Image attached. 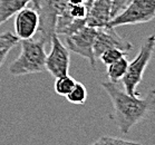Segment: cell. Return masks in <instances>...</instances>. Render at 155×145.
<instances>
[{"label": "cell", "instance_id": "8", "mask_svg": "<svg viewBox=\"0 0 155 145\" xmlns=\"http://www.w3.org/2000/svg\"><path fill=\"white\" fill-rule=\"evenodd\" d=\"M117 48L128 53L133 49V45L126 39L117 35L115 28H99L96 29V36L94 40V56L96 59H98L105 50Z\"/></svg>", "mask_w": 155, "mask_h": 145}, {"label": "cell", "instance_id": "7", "mask_svg": "<svg viewBox=\"0 0 155 145\" xmlns=\"http://www.w3.org/2000/svg\"><path fill=\"white\" fill-rule=\"evenodd\" d=\"M50 53L46 57V71L55 78L68 75L71 66L69 50L61 41L58 35H54L50 39Z\"/></svg>", "mask_w": 155, "mask_h": 145}, {"label": "cell", "instance_id": "6", "mask_svg": "<svg viewBox=\"0 0 155 145\" xmlns=\"http://www.w3.org/2000/svg\"><path fill=\"white\" fill-rule=\"evenodd\" d=\"M96 36V29L89 26H84L78 31L66 36L67 48L75 54L81 55L89 61L93 68L96 67V58L94 56V40Z\"/></svg>", "mask_w": 155, "mask_h": 145}, {"label": "cell", "instance_id": "11", "mask_svg": "<svg viewBox=\"0 0 155 145\" xmlns=\"http://www.w3.org/2000/svg\"><path fill=\"white\" fill-rule=\"evenodd\" d=\"M31 0H0V27L12 16L27 7Z\"/></svg>", "mask_w": 155, "mask_h": 145}, {"label": "cell", "instance_id": "19", "mask_svg": "<svg viewBox=\"0 0 155 145\" xmlns=\"http://www.w3.org/2000/svg\"><path fill=\"white\" fill-rule=\"evenodd\" d=\"M10 50H11V48H5V49L0 50V66L4 64L5 59H6V57L8 56V54H9Z\"/></svg>", "mask_w": 155, "mask_h": 145}, {"label": "cell", "instance_id": "18", "mask_svg": "<svg viewBox=\"0 0 155 145\" xmlns=\"http://www.w3.org/2000/svg\"><path fill=\"white\" fill-rule=\"evenodd\" d=\"M130 1L132 0H110V2H112V18L117 16L123 9H125Z\"/></svg>", "mask_w": 155, "mask_h": 145}, {"label": "cell", "instance_id": "16", "mask_svg": "<svg viewBox=\"0 0 155 145\" xmlns=\"http://www.w3.org/2000/svg\"><path fill=\"white\" fill-rule=\"evenodd\" d=\"M91 145H142L141 143L133 141H127L120 137H113V136H102L96 142Z\"/></svg>", "mask_w": 155, "mask_h": 145}, {"label": "cell", "instance_id": "3", "mask_svg": "<svg viewBox=\"0 0 155 145\" xmlns=\"http://www.w3.org/2000/svg\"><path fill=\"white\" fill-rule=\"evenodd\" d=\"M155 50V35L148 36L142 43L140 51L134 59L128 63L126 74L123 77L124 89L130 96H141V94L136 91V87L143 79L144 71L150 64L152 56Z\"/></svg>", "mask_w": 155, "mask_h": 145}, {"label": "cell", "instance_id": "14", "mask_svg": "<svg viewBox=\"0 0 155 145\" xmlns=\"http://www.w3.org/2000/svg\"><path fill=\"white\" fill-rule=\"evenodd\" d=\"M75 84H76V81L69 75L58 77L56 78V81H55V92L58 95L66 97L71 89L74 88Z\"/></svg>", "mask_w": 155, "mask_h": 145}, {"label": "cell", "instance_id": "12", "mask_svg": "<svg viewBox=\"0 0 155 145\" xmlns=\"http://www.w3.org/2000/svg\"><path fill=\"white\" fill-rule=\"evenodd\" d=\"M127 67H128V60L126 59V57H122L117 61L108 65L106 74H107L109 81L117 84L118 81H122L125 74H126Z\"/></svg>", "mask_w": 155, "mask_h": 145}, {"label": "cell", "instance_id": "2", "mask_svg": "<svg viewBox=\"0 0 155 145\" xmlns=\"http://www.w3.org/2000/svg\"><path fill=\"white\" fill-rule=\"evenodd\" d=\"M45 45V41L39 38L21 40V51L9 65V73L15 77H20L46 71Z\"/></svg>", "mask_w": 155, "mask_h": 145}, {"label": "cell", "instance_id": "17", "mask_svg": "<svg viewBox=\"0 0 155 145\" xmlns=\"http://www.w3.org/2000/svg\"><path fill=\"white\" fill-rule=\"evenodd\" d=\"M19 41V39L15 36V34L11 32H4L0 35V50L5 49V48H14L17 43Z\"/></svg>", "mask_w": 155, "mask_h": 145}, {"label": "cell", "instance_id": "4", "mask_svg": "<svg viewBox=\"0 0 155 145\" xmlns=\"http://www.w3.org/2000/svg\"><path fill=\"white\" fill-rule=\"evenodd\" d=\"M34 8L39 15V39L50 43V39L56 35L57 18L67 8L68 0H31Z\"/></svg>", "mask_w": 155, "mask_h": 145}, {"label": "cell", "instance_id": "5", "mask_svg": "<svg viewBox=\"0 0 155 145\" xmlns=\"http://www.w3.org/2000/svg\"><path fill=\"white\" fill-rule=\"evenodd\" d=\"M155 18V0H132L120 14L109 20L107 28L146 24Z\"/></svg>", "mask_w": 155, "mask_h": 145}, {"label": "cell", "instance_id": "10", "mask_svg": "<svg viewBox=\"0 0 155 145\" xmlns=\"http://www.w3.org/2000/svg\"><path fill=\"white\" fill-rule=\"evenodd\" d=\"M112 19L110 0H94L86 17V25L95 29L107 28Z\"/></svg>", "mask_w": 155, "mask_h": 145}, {"label": "cell", "instance_id": "1", "mask_svg": "<svg viewBox=\"0 0 155 145\" xmlns=\"http://www.w3.org/2000/svg\"><path fill=\"white\" fill-rule=\"evenodd\" d=\"M101 85L112 101V120L124 134H127L130 128L155 110V88L151 89L144 98H141L128 95L110 81H103Z\"/></svg>", "mask_w": 155, "mask_h": 145}, {"label": "cell", "instance_id": "9", "mask_svg": "<svg viewBox=\"0 0 155 145\" xmlns=\"http://www.w3.org/2000/svg\"><path fill=\"white\" fill-rule=\"evenodd\" d=\"M39 15L35 8H24L16 14L15 36L19 40L34 38L38 31Z\"/></svg>", "mask_w": 155, "mask_h": 145}, {"label": "cell", "instance_id": "13", "mask_svg": "<svg viewBox=\"0 0 155 145\" xmlns=\"http://www.w3.org/2000/svg\"><path fill=\"white\" fill-rule=\"evenodd\" d=\"M66 98L68 102L74 105H84L87 99V89L81 83L76 81L74 88L69 92V94L66 96Z\"/></svg>", "mask_w": 155, "mask_h": 145}, {"label": "cell", "instance_id": "15", "mask_svg": "<svg viewBox=\"0 0 155 145\" xmlns=\"http://www.w3.org/2000/svg\"><path fill=\"white\" fill-rule=\"evenodd\" d=\"M127 55V53L117 48H112V49L105 50L104 53L99 56V59L102 60V63L106 66L113 64L115 61H117L118 59H120L122 57H125Z\"/></svg>", "mask_w": 155, "mask_h": 145}]
</instances>
